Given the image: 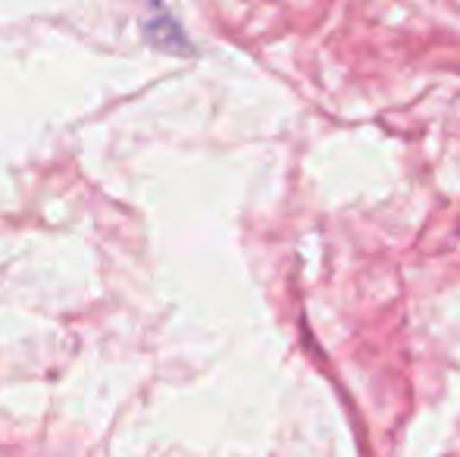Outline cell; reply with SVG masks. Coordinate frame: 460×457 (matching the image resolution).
Here are the masks:
<instances>
[]
</instances>
